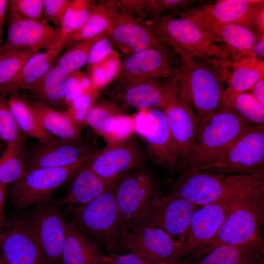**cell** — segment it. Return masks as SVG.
<instances>
[{
  "mask_svg": "<svg viewBox=\"0 0 264 264\" xmlns=\"http://www.w3.org/2000/svg\"><path fill=\"white\" fill-rule=\"evenodd\" d=\"M204 28L223 44L235 61L241 56L251 53L254 45L261 37L254 30L240 24L216 25Z\"/></svg>",
  "mask_w": 264,
  "mask_h": 264,
  "instance_id": "83f0119b",
  "label": "cell"
},
{
  "mask_svg": "<svg viewBox=\"0 0 264 264\" xmlns=\"http://www.w3.org/2000/svg\"><path fill=\"white\" fill-rule=\"evenodd\" d=\"M262 78H264V60L252 52L240 56L232 66L219 107L231 109L237 95L250 90Z\"/></svg>",
  "mask_w": 264,
  "mask_h": 264,
  "instance_id": "cb8c5ba5",
  "label": "cell"
},
{
  "mask_svg": "<svg viewBox=\"0 0 264 264\" xmlns=\"http://www.w3.org/2000/svg\"><path fill=\"white\" fill-rule=\"evenodd\" d=\"M229 75L202 60L180 57L178 96L195 113L199 127L219 107Z\"/></svg>",
  "mask_w": 264,
  "mask_h": 264,
  "instance_id": "7a4b0ae2",
  "label": "cell"
},
{
  "mask_svg": "<svg viewBox=\"0 0 264 264\" xmlns=\"http://www.w3.org/2000/svg\"><path fill=\"white\" fill-rule=\"evenodd\" d=\"M106 31L111 44L127 55L148 49L167 53L174 52L161 41L146 21L120 11Z\"/></svg>",
  "mask_w": 264,
  "mask_h": 264,
  "instance_id": "e0dca14e",
  "label": "cell"
},
{
  "mask_svg": "<svg viewBox=\"0 0 264 264\" xmlns=\"http://www.w3.org/2000/svg\"><path fill=\"white\" fill-rule=\"evenodd\" d=\"M121 114L120 107L116 104L100 101L92 105L85 122L109 142L115 128L117 117Z\"/></svg>",
  "mask_w": 264,
  "mask_h": 264,
  "instance_id": "d6a6232c",
  "label": "cell"
},
{
  "mask_svg": "<svg viewBox=\"0 0 264 264\" xmlns=\"http://www.w3.org/2000/svg\"><path fill=\"white\" fill-rule=\"evenodd\" d=\"M68 75L52 65L37 81L26 89L35 101L48 106L65 104L66 83Z\"/></svg>",
  "mask_w": 264,
  "mask_h": 264,
  "instance_id": "f546056e",
  "label": "cell"
},
{
  "mask_svg": "<svg viewBox=\"0 0 264 264\" xmlns=\"http://www.w3.org/2000/svg\"><path fill=\"white\" fill-rule=\"evenodd\" d=\"M157 194L154 179L146 172L123 175L117 180L114 198L126 229Z\"/></svg>",
  "mask_w": 264,
  "mask_h": 264,
  "instance_id": "ffe728a7",
  "label": "cell"
},
{
  "mask_svg": "<svg viewBox=\"0 0 264 264\" xmlns=\"http://www.w3.org/2000/svg\"><path fill=\"white\" fill-rule=\"evenodd\" d=\"M24 140L7 143L0 156V184H11L26 172Z\"/></svg>",
  "mask_w": 264,
  "mask_h": 264,
  "instance_id": "836d02e7",
  "label": "cell"
},
{
  "mask_svg": "<svg viewBox=\"0 0 264 264\" xmlns=\"http://www.w3.org/2000/svg\"><path fill=\"white\" fill-rule=\"evenodd\" d=\"M38 52V50L22 49L0 54V90L18 74L31 57Z\"/></svg>",
  "mask_w": 264,
  "mask_h": 264,
  "instance_id": "8d00e7d4",
  "label": "cell"
},
{
  "mask_svg": "<svg viewBox=\"0 0 264 264\" xmlns=\"http://www.w3.org/2000/svg\"><path fill=\"white\" fill-rule=\"evenodd\" d=\"M121 243L123 250L138 257L165 263H178L181 245L162 229L132 224L124 229Z\"/></svg>",
  "mask_w": 264,
  "mask_h": 264,
  "instance_id": "7c38bea8",
  "label": "cell"
},
{
  "mask_svg": "<svg viewBox=\"0 0 264 264\" xmlns=\"http://www.w3.org/2000/svg\"><path fill=\"white\" fill-rule=\"evenodd\" d=\"M120 11L118 0L96 2L85 23L71 34L67 42H81L93 38L107 30Z\"/></svg>",
  "mask_w": 264,
  "mask_h": 264,
  "instance_id": "4dcf8cb0",
  "label": "cell"
},
{
  "mask_svg": "<svg viewBox=\"0 0 264 264\" xmlns=\"http://www.w3.org/2000/svg\"><path fill=\"white\" fill-rule=\"evenodd\" d=\"M199 171L245 174L264 180V124L252 126Z\"/></svg>",
  "mask_w": 264,
  "mask_h": 264,
  "instance_id": "52a82bcc",
  "label": "cell"
},
{
  "mask_svg": "<svg viewBox=\"0 0 264 264\" xmlns=\"http://www.w3.org/2000/svg\"><path fill=\"white\" fill-rule=\"evenodd\" d=\"M166 45L180 57L202 60L229 73L235 61L227 48L204 28L181 14L146 21Z\"/></svg>",
  "mask_w": 264,
  "mask_h": 264,
  "instance_id": "6da1fadb",
  "label": "cell"
},
{
  "mask_svg": "<svg viewBox=\"0 0 264 264\" xmlns=\"http://www.w3.org/2000/svg\"><path fill=\"white\" fill-rule=\"evenodd\" d=\"M264 221V187L253 192L230 212L214 238L189 258L187 263L223 245L255 244L264 247L261 229Z\"/></svg>",
  "mask_w": 264,
  "mask_h": 264,
  "instance_id": "277c9868",
  "label": "cell"
},
{
  "mask_svg": "<svg viewBox=\"0 0 264 264\" xmlns=\"http://www.w3.org/2000/svg\"><path fill=\"white\" fill-rule=\"evenodd\" d=\"M178 76L170 78L150 79L113 88L112 102L139 109H161L178 91Z\"/></svg>",
  "mask_w": 264,
  "mask_h": 264,
  "instance_id": "44dd1931",
  "label": "cell"
},
{
  "mask_svg": "<svg viewBox=\"0 0 264 264\" xmlns=\"http://www.w3.org/2000/svg\"><path fill=\"white\" fill-rule=\"evenodd\" d=\"M41 126L47 132L62 140H82L80 129L67 111H58L45 104L34 101L28 104Z\"/></svg>",
  "mask_w": 264,
  "mask_h": 264,
  "instance_id": "4316f807",
  "label": "cell"
},
{
  "mask_svg": "<svg viewBox=\"0 0 264 264\" xmlns=\"http://www.w3.org/2000/svg\"><path fill=\"white\" fill-rule=\"evenodd\" d=\"M2 258L7 264H49L30 227L27 218H17L0 232Z\"/></svg>",
  "mask_w": 264,
  "mask_h": 264,
  "instance_id": "7402d4cb",
  "label": "cell"
},
{
  "mask_svg": "<svg viewBox=\"0 0 264 264\" xmlns=\"http://www.w3.org/2000/svg\"><path fill=\"white\" fill-rule=\"evenodd\" d=\"M69 0H44V18L60 30Z\"/></svg>",
  "mask_w": 264,
  "mask_h": 264,
  "instance_id": "ee69618b",
  "label": "cell"
},
{
  "mask_svg": "<svg viewBox=\"0 0 264 264\" xmlns=\"http://www.w3.org/2000/svg\"><path fill=\"white\" fill-rule=\"evenodd\" d=\"M114 51L112 44L107 34L91 47L86 64L88 69L89 70L93 66L98 64Z\"/></svg>",
  "mask_w": 264,
  "mask_h": 264,
  "instance_id": "f6af8a7d",
  "label": "cell"
},
{
  "mask_svg": "<svg viewBox=\"0 0 264 264\" xmlns=\"http://www.w3.org/2000/svg\"><path fill=\"white\" fill-rule=\"evenodd\" d=\"M0 264H7L2 258L0 259Z\"/></svg>",
  "mask_w": 264,
  "mask_h": 264,
  "instance_id": "6f0895ef",
  "label": "cell"
},
{
  "mask_svg": "<svg viewBox=\"0 0 264 264\" xmlns=\"http://www.w3.org/2000/svg\"><path fill=\"white\" fill-rule=\"evenodd\" d=\"M83 93L75 72L68 75L66 83L64 102L68 105L72 100Z\"/></svg>",
  "mask_w": 264,
  "mask_h": 264,
  "instance_id": "681fc988",
  "label": "cell"
},
{
  "mask_svg": "<svg viewBox=\"0 0 264 264\" xmlns=\"http://www.w3.org/2000/svg\"><path fill=\"white\" fill-rule=\"evenodd\" d=\"M253 125L234 110L219 107L199 127L185 172L198 171L212 161Z\"/></svg>",
  "mask_w": 264,
  "mask_h": 264,
  "instance_id": "5b68a950",
  "label": "cell"
},
{
  "mask_svg": "<svg viewBox=\"0 0 264 264\" xmlns=\"http://www.w3.org/2000/svg\"><path fill=\"white\" fill-rule=\"evenodd\" d=\"M106 34V30L93 38L79 42L60 57H57L53 65L68 75L77 71L87 64L92 45Z\"/></svg>",
  "mask_w": 264,
  "mask_h": 264,
  "instance_id": "d590c367",
  "label": "cell"
},
{
  "mask_svg": "<svg viewBox=\"0 0 264 264\" xmlns=\"http://www.w3.org/2000/svg\"><path fill=\"white\" fill-rule=\"evenodd\" d=\"M98 152L83 139L71 141L58 138L51 142L40 143L27 159L26 171L41 168L63 167L89 160Z\"/></svg>",
  "mask_w": 264,
  "mask_h": 264,
  "instance_id": "603a6c76",
  "label": "cell"
},
{
  "mask_svg": "<svg viewBox=\"0 0 264 264\" xmlns=\"http://www.w3.org/2000/svg\"><path fill=\"white\" fill-rule=\"evenodd\" d=\"M134 130V118L123 115L118 116L115 128L109 144L130 136Z\"/></svg>",
  "mask_w": 264,
  "mask_h": 264,
  "instance_id": "7dc6e473",
  "label": "cell"
},
{
  "mask_svg": "<svg viewBox=\"0 0 264 264\" xmlns=\"http://www.w3.org/2000/svg\"><path fill=\"white\" fill-rule=\"evenodd\" d=\"M160 110L166 116L179 168L185 169L196 140L198 119L190 107L180 100L178 92Z\"/></svg>",
  "mask_w": 264,
  "mask_h": 264,
  "instance_id": "ac0fdd59",
  "label": "cell"
},
{
  "mask_svg": "<svg viewBox=\"0 0 264 264\" xmlns=\"http://www.w3.org/2000/svg\"><path fill=\"white\" fill-rule=\"evenodd\" d=\"M79 84L83 92L93 93L90 79L88 75L85 74L75 72Z\"/></svg>",
  "mask_w": 264,
  "mask_h": 264,
  "instance_id": "816d5d0a",
  "label": "cell"
},
{
  "mask_svg": "<svg viewBox=\"0 0 264 264\" xmlns=\"http://www.w3.org/2000/svg\"><path fill=\"white\" fill-rule=\"evenodd\" d=\"M259 179L245 174L207 171L185 172L176 184L172 193L197 206H202Z\"/></svg>",
  "mask_w": 264,
  "mask_h": 264,
  "instance_id": "ba28073f",
  "label": "cell"
},
{
  "mask_svg": "<svg viewBox=\"0 0 264 264\" xmlns=\"http://www.w3.org/2000/svg\"><path fill=\"white\" fill-rule=\"evenodd\" d=\"M62 264H110L95 243L72 223H66L62 252Z\"/></svg>",
  "mask_w": 264,
  "mask_h": 264,
  "instance_id": "d4e9b609",
  "label": "cell"
},
{
  "mask_svg": "<svg viewBox=\"0 0 264 264\" xmlns=\"http://www.w3.org/2000/svg\"><path fill=\"white\" fill-rule=\"evenodd\" d=\"M251 52L257 57L264 60V35L261 36L254 45Z\"/></svg>",
  "mask_w": 264,
  "mask_h": 264,
  "instance_id": "db71d44e",
  "label": "cell"
},
{
  "mask_svg": "<svg viewBox=\"0 0 264 264\" xmlns=\"http://www.w3.org/2000/svg\"><path fill=\"white\" fill-rule=\"evenodd\" d=\"M108 256L110 264H178V263H165L149 260L131 253L125 254L110 253Z\"/></svg>",
  "mask_w": 264,
  "mask_h": 264,
  "instance_id": "c3c4849f",
  "label": "cell"
},
{
  "mask_svg": "<svg viewBox=\"0 0 264 264\" xmlns=\"http://www.w3.org/2000/svg\"><path fill=\"white\" fill-rule=\"evenodd\" d=\"M263 187L264 181L258 180L196 209L181 244L179 261L189 258L207 245L235 207L249 195Z\"/></svg>",
  "mask_w": 264,
  "mask_h": 264,
  "instance_id": "8992f818",
  "label": "cell"
},
{
  "mask_svg": "<svg viewBox=\"0 0 264 264\" xmlns=\"http://www.w3.org/2000/svg\"><path fill=\"white\" fill-rule=\"evenodd\" d=\"M197 207L173 193L162 197L158 194L130 225L141 224L159 228L181 246Z\"/></svg>",
  "mask_w": 264,
  "mask_h": 264,
  "instance_id": "30bf717a",
  "label": "cell"
},
{
  "mask_svg": "<svg viewBox=\"0 0 264 264\" xmlns=\"http://www.w3.org/2000/svg\"><path fill=\"white\" fill-rule=\"evenodd\" d=\"M175 52L167 53L148 49L127 55L120 60L113 79L114 88L154 78H170L179 75L180 57Z\"/></svg>",
  "mask_w": 264,
  "mask_h": 264,
  "instance_id": "8fae6325",
  "label": "cell"
},
{
  "mask_svg": "<svg viewBox=\"0 0 264 264\" xmlns=\"http://www.w3.org/2000/svg\"><path fill=\"white\" fill-rule=\"evenodd\" d=\"M120 59L118 53L114 51L88 70L93 91L113 80L119 70Z\"/></svg>",
  "mask_w": 264,
  "mask_h": 264,
  "instance_id": "ab89813d",
  "label": "cell"
},
{
  "mask_svg": "<svg viewBox=\"0 0 264 264\" xmlns=\"http://www.w3.org/2000/svg\"><path fill=\"white\" fill-rule=\"evenodd\" d=\"M245 264H264V258L249 262Z\"/></svg>",
  "mask_w": 264,
  "mask_h": 264,
  "instance_id": "9f6ffc18",
  "label": "cell"
},
{
  "mask_svg": "<svg viewBox=\"0 0 264 264\" xmlns=\"http://www.w3.org/2000/svg\"><path fill=\"white\" fill-rule=\"evenodd\" d=\"M8 0H0V48L3 44L2 31L4 16L8 6Z\"/></svg>",
  "mask_w": 264,
  "mask_h": 264,
  "instance_id": "f5cc1de1",
  "label": "cell"
},
{
  "mask_svg": "<svg viewBox=\"0 0 264 264\" xmlns=\"http://www.w3.org/2000/svg\"><path fill=\"white\" fill-rule=\"evenodd\" d=\"M145 159L143 152L130 136L98 152L88 165L101 178L112 183L127 171L142 165Z\"/></svg>",
  "mask_w": 264,
  "mask_h": 264,
  "instance_id": "d6986e66",
  "label": "cell"
},
{
  "mask_svg": "<svg viewBox=\"0 0 264 264\" xmlns=\"http://www.w3.org/2000/svg\"><path fill=\"white\" fill-rule=\"evenodd\" d=\"M264 7L263 0H219L206 2L200 7L181 14L204 28L236 24L255 31L256 16Z\"/></svg>",
  "mask_w": 264,
  "mask_h": 264,
  "instance_id": "4fadbf2b",
  "label": "cell"
},
{
  "mask_svg": "<svg viewBox=\"0 0 264 264\" xmlns=\"http://www.w3.org/2000/svg\"><path fill=\"white\" fill-rule=\"evenodd\" d=\"M206 2L197 0H150L149 18L184 13L200 7Z\"/></svg>",
  "mask_w": 264,
  "mask_h": 264,
  "instance_id": "f35d334b",
  "label": "cell"
},
{
  "mask_svg": "<svg viewBox=\"0 0 264 264\" xmlns=\"http://www.w3.org/2000/svg\"><path fill=\"white\" fill-rule=\"evenodd\" d=\"M88 162L72 176L73 180L66 196L55 202L58 208L65 204L81 205L87 204L104 192L113 183L107 182L97 176L89 168Z\"/></svg>",
  "mask_w": 264,
  "mask_h": 264,
  "instance_id": "484cf974",
  "label": "cell"
},
{
  "mask_svg": "<svg viewBox=\"0 0 264 264\" xmlns=\"http://www.w3.org/2000/svg\"><path fill=\"white\" fill-rule=\"evenodd\" d=\"M250 89L251 93L262 106H264V78L257 81Z\"/></svg>",
  "mask_w": 264,
  "mask_h": 264,
  "instance_id": "f907efd6",
  "label": "cell"
},
{
  "mask_svg": "<svg viewBox=\"0 0 264 264\" xmlns=\"http://www.w3.org/2000/svg\"><path fill=\"white\" fill-rule=\"evenodd\" d=\"M93 104V93L83 92L68 105L67 112L79 129L85 122L86 115Z\"/></svg>",
  "mask_w": 264,
  "mask_h": 264,
  "instance_id": "7bdbcfd3",
  "label": "cell"
},
{
  "mask_svg": "<svg viewBox=\"0 0 264 264\" xmlns=\"http://www.w3.org/2000/svg\"><path fill=\"white\" fill-rule=\"evenodd\" d=\"M44 0H10L7 10L20 18L33 21L43 18Z\"/></svg>",
  "mask_w": 264,
  "mask_h": 264,
  "instance_id": "b9f144b4",
  "label": "cell"
},
{
  "mask_svg": "<svg viewBox=\"0 0 264 264\" xmlns=\"http://www.w3.org/2000/svg\"><path fill=\"white\" fill-rule=\"evenodd\" d=\"M27 220L49 264H62V252L67 223L55 202L49 200L42 203Z\"/></svg>",
  "mask_w": 264,
  "mask_h": 264,
  "instance_id": "2e32d148",
  "label": "cell"
},
{
  "mask_svg": "<svg viewBox=\"0 0 264 264\" xmlns=\"http://www.w3.org/2000/svg\"><path fill=\"white\" fill-rule=\"evenodd\" d=\"M7 36L0 54L22 49L39 51L57 46L60 30L43 18L38 21L23 19L8 10Z\"/></svg>",
  "mask_w": 264,
  "mask_h": 264,
  "instance_id": "9a60e30c",
  "label": "cell"
},
{
  "mask_svg": "<svg viewBox=\"0 0 264 264\" xmlns=\"http://www.w3.org/2000/svg\"><path fill=\"white\" fill-rule=\"evenodd\" d=\"M0 139L6 143L24 140L7 101L0 97Z\"/></svg>",
  "mask_w": 264,
  "mask_h": 264,
  "instance_id": "60d3db41",
  "label": "cell"
},
{
  "mask_svg": "<svg viewBox=\"0 0 264 264\" xmlns=\"http://www.w3.org/2000/svg\"><path fill=\"white\" fill-rule=\"evenodd\" d=\"M231 109L252 125L264 124V106L251 93L246 91L237 95Z\"/></svg>",
  "mask_w": 264,
  "mask_h": 264,
  "instance_id": "74e56055",
  "label": "cell"
},
{
  "mask_svg": "<svg viewBox=\"0 0 264 264\" xmlns=\"http://www.w3.org/2000/svg\"><path fill=\"white\" fill-rule=\"evenodd\" d=\"M10 94L8 104L21 132L37 139L40 143H49L58 139L44 130L28 104L21 98L17 91Z\"/></svg>",
  "mask_w": 264,
  "mask_h": 264,
  "instance_id": "1f68e13d",
  "label": "cell"
},
{
  "mask_svg": "<svg viewBox=\"0 0 264 264\" xmlns=\"http://www.w3.org/2000/svg\"><path fill=\"white\" fill-rule=\"evenodd\" d=\"M88 161L63 167L41 168L26 171L10 184L9 195L12 203L17 208L22 209L49 201L53 192Z\"/></svg>",
  "mask_w": 264,
  "mask_h": 264,
  "instance_id": "9c48e42d",
  "label": "cell"
},
{
  "mask_svg": "<svg viewBox=\"0 0 264 264\" xmlns=\"http://www.w3.org/2000/svg\"><path fill=\"white\" fill-rule=\"evenodd\" d=\"M264 247L255 244L223 245L183 264H245L264 258Z\"/></svg>",
  "mask_w": 264,
  "mask_h": 264,
  "instance_id": "f1b7e54d",
  "label": "cell"
},
{
  "mask_svg": "<svg viewBox=\"0 0 264 264\" xmlns=\"http://www.w3.org/2000/svg\"><path fill=\"white\" fill-rule=\"evenodd\" d=\"M7 185L0 184V225L4 220L3 210L5 199L7 194Z\"/></svg>",
  "mask_w": 264,
  "mask_h": 264,
  "instance_id": "11a10c76",
  "label": "cell"
},
{
  "mask_svg": "<svg viewBox=\"0 0 264 264\" xmlns=\"http://www.w3.org/2000/svg\"><path fill=\"white\" fill-rule=\"evenodd\" d=\"M117 180L100 195L87 204L69 205L72 223L77 229L96 238L110 253L123 250L121 240L126 229L114 195Z\"/></svg>",
  "mask_w": 264,
  "mask_h": 264,
  "instance_id": "3957f363",
  "label": "cell"
},
{
  "mask_svg": "<svg viewBox=\"0 0 264 264\" xmlns=\"http://www.w3.org/2000/svg\"><path fill=\"white\" fill-rule=\"evenodd\" d=\"M0 227H1V226L0 225V231H0Z\"/></svg>",
  "mask_w": 264,
  "mask_h": 264,
  "instance_id": "91938a15",
  "label": "cell"
},
{
  "mask_svg": "<svg viewBox=\"0 0 264 264\" xmlns=\"http://www.w3.org/2000/svg\"><path fill=\"white\" fill-rule=\"evenodd\" d=\"M134 130L144 139L154 161L167 169H179L166 116L161 110L143 109L134 118Z\"/></svg>",
  "mask_w": 264,
  "mask_h": 264,
  "instance_id": "5bb4252c",
  "label": "cell"
},
{
  "mask_svg": "<svg viewBox=\"0 0 264 264\" xmlns=\"http://www.w3.org/2000/svg\"><path fill=\"white\" fill-rule=\"evenodd\" d=\"M150 0H118L120 12L129 14L136 19L144 20L150 18Z\"/></svg>",
  "mask_w": 264,
  "mask_h": 264,
  "instance_id": "bcb514c9",
  "label": "cell"
},
{
  "mask_svg": "<svg viewBox=\"0 0 264 264\" xmlns=\"http://www.w3.org/2000/svg\"><path fill=\"white\" fill-rule=\"evenodd\" d=\"M0 150H1V146H0Z\"/></svg>",
  "mask_w": 264,
  "mask_h": 264,
  "instance_id": "680465c9",
  "label": "cell"
},
{
  "mask_svg": "<svg viewBox=\"0 0 264 264\" xmlns=\"http://www.w3.org/2000/svg\"><path fill=\"white\" fill-rule=\"evenodd\" d=\"M96 3L91 0H70L60 29L57 45L64 46L69 36L85 23Z\"/></svg>",
  "mask_w": 264,
  "mask_h": 264,
  "instance_id": "e575fe53",
  "label": "cell"
}]
</instances>
